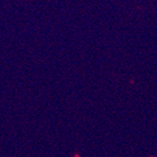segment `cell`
Masks as SVG:
<instances>
[]
</instances>
